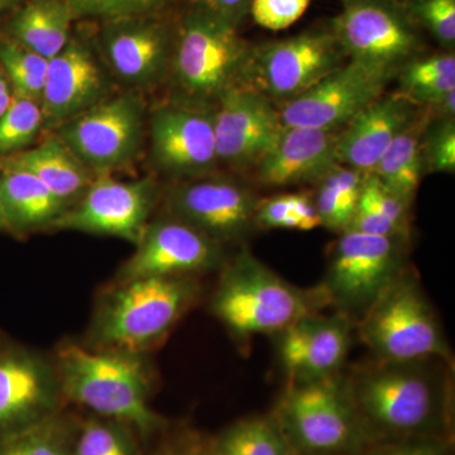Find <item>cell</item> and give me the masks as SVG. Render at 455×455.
<instances>
[{"mask_svg":"<svg viewBox=\"0 0 455 455\" xmlns=\"http://www.w3.org/2000/svg\"><path fill=\"white\" fill-rule=\"evenodd\" d=\"M451 362L371 358L344 374L350 397L374 442L434 436L451 420Z\"/></svg>","mask_w":455,"mask_h":455,"instance_id":"6da1fadb","label":"cell"},{"mask_svg":"<svg viewBox=\"0 0 455 455\" xmlns=\"http://www.w3.org/2000/svg\"><path fill=\"white\" fill-rule=\"evenodd\" d=\"M52 357L66 403L130 425L142 439L166 427L151 406L155 372L149 355L90 349L82 341L64 340Z\"/></svg>","mask_w":455,"mask_h":455,"instance_id":"7a4b0ae2","label":"cell"},{"mask_svg":"<svg viewBox=\"0 0 455 455\" xmlns=\"http://www.w3.org/2000/svg\"><path fill=\"white\" fill-rule=\"evenodd\" d=\"M196 276L112 281L98 296L85 338L90 349L149 355L200 300Z\"/></svg>","mask_w":455,"mask_h":455,"instance_id":"3957f363","label":"cell"},{"mask_svg":"<svg viewBox=\"0 0 455 455\" xmlns=\"http://www.w3.org/2000/svg\"><path fill=\"white\" fill-rule=\"evenodd\" d=\"M328 307L320 283L307 289L289 283L247 245L224 263L209 300L212 315L242 341L276 335L301 317Z\"/></svg>","mask_w":455,"mask_h":455,"instance_id":"277c9868","label":"cell"},{"mask_svg":"<svg viewBox=\"0 0 455 455\" xmlns=\"http://www.w3.org/2000/svg\"><path fill=\"white\" fill-rule=\"evenodd\" d=\"M239 26L188 4L178 14L167 80L172 100L214 108L228 90L243 84L253 46Z\"/></svg>","mask_w":455,"mask_h":455,"instance_id":"5b68a950","label":"cell"},{"mask_svg":"<svg viewBox=\"0 0 455 455\" xmlns=\"http://www.w3.org/2000/svg\"><path fill=\"white\" fill-rule=\"evenodd\" d=\"M274 416L296 454L346 455L376 443L353 403L343 372L287 382Z\"/></svg>","mask_w":455,"mask_h":455,"instance_id":"8992f818","label":"cell"},{"mask_svg":"<svg viewBox=\"0 0 455 455\" xmlns=\"http://www.w3.org/2000/svg\"><path fill=\"white\" fill-rule=\"evenodd\" d=\"M355 334L373 358L451 362V346L418 275L407 268L357 322Z\"/></svg>","mask_w":455,"mask_h":455,"instance_id":"52a82bcc","label":"cell"},{"mask_svg":"<svg viewBox=\"0 0 455 455\" xmlns=\"http://www.w3.org/2000/svg\"><path fill=\"white\" fill-rule=\"evenodd\" d=\"M410 239L346 230L331 245L320 286L331 307L357 322L407 268Z\"/></svg>","mask_w":455,"mask_h":455,"instance_id":"ba28073f","label":"cell"},{"mask_svg":"<svg viewBox=\"0 0 455 455\" xmlns=\"http://www.w3.org/2000/svg\"><path fill=\"white\" fill-rule=\"evenodd\" d=\"M147 124L145 94L118 90L52 132L92 173L113 175L140 160L146 146Z\"/></svg>","mask_w":455,"mask_h":455,"instance_id":"9c48e42d","label":"cell"},{"mask_svg":"<svg viewBox=\"0 0 455 455\" xmlns=\"http://www.w3.org/2000/svg\"><path fill=\"white\" fill-rule=\"evenodd\" d=\"M176 20L164 9L95 22L99 53L119 88L146 94L169 80Z\"/></svg>","mask_w":455,"mask_h":455,"instance_id":"30bf717a","label":"cell"},{"mask_svg":"<svg viewBox=\"0 0 455 455\" xmlns=\"http://www.w3.org/2000/svg\"><path fill=\"white\" fill-rule=\"evenodd\" d=\"M331 29L349 61L396 77L419 55L421 37L411 18L385 0H340Z\"/></svg>","mask_w":455,"mask_h":455,"instance_id":"8fae6325","label":"cell"},{"mask_svg":"<svg viewBox=\"0 0 455 455\" xmlns=\"http://www.w3.org/2000/svg\"><path fill=\"white\" fill-rule=\"evenodd\" d=\"M346 59L331 29L302 32L253 46L243 84L271 101L287 103L346 64Z\"/></svg>","mask_w":455,"mask_h":455,"instance_id":"7c38bea8","label":"cell"},{"mask_svg":"<svg viewBox=\"0 0 455 455\" xmlns=\"http://www.w3.org/2000/svg\"><path fill=\"white\" fill-rule=\"evenodd\" d=\"M259 200L245 182L220 172L175 182L161 197L164 214L223 245L252 235Z\"/></svg>","mask_w":455,"mask_h":455,"instance_id":"4fadbf2b","label":"cell"},{"mask_svg":"<svg viewBox=\"0 0 455 455\" xmlns=\"http://www.w3.org/2000/svg\"><path fill=\"white\" fill-rule=\"evenodd\" d=\"M163 197L155 175L123 181L97 176L82 199L57 221L53 232L110 236L136 245Z\"/></svg>","mask_w":455,"mask_h":455,"instance_id":"5bb4252c","label":"cell"},{"mask_svg":"<svg viewBox=\"0 0 455 455\" xmlns=\"http://www.w3.org/2000/svg\"><path fill=\"white\" fill-rule=\"evenodd\" d=\"M82 22L47 65L41 98L46 132L55 131L122 90L99 53L92 23Z\"/></svg>","mask_w":455,"mask_h":455,"instance_id":"9a60e30c","label":"cell"},{"mask_svg":"<svg viewBox=\"0 0 455 455\" xmlns=\"http://www.w3.org/2000/svg\"><path fill=\"white\" fill-rule=\"evenodd\" d=\"M52 355L0 331V439L64 410Z\"/></svg>","mask_w":455,"mask_h":455,"instance_id":"2e32d148","label":"cell"},{"mask_svg":"<svg viewBox=\"0 0 455 455\" xmlns=\"http://www.w3.org/2000/svg\"><path fill=\"white\" fill-rule=\"evenodd\" d=\"M148 156L158 173L173 181L212 175L220 169L212 108L171 100L148 112Z\"/></svg>","mask_w":455,"mask_h":455,"instance_id":"e0dca14e","label":"cell"},{"mask_svg":"<svg viewBox=\"0 0 455 455\" xmlns=\"http://www.w3.org/2000/svg\"><path fill=\"white\" fill-rule=\"evenodd\" d=\"M229 257L226 245L167 214L152 218L134 252L113 281L142 277L199 276L220 272Z\"/></svg>","mask_w":455,"mask_h":455,"instance_id":"ac0fdd59","label":"cell"},{"mask_svg":"<svg viewBox=\"0 0 455 455\" xmlns=\"http://www.w3.org/2000/svg\"><path fill=\"white\" fill-rule=\"evenodd\" d=\"M220 166L254 170L283 131L280 110L259 92L239 84L212 108Z\"/></svg>","mask_w":455,"mask_h":455,"instance_id":"d6986e66","label":"cell"},{"mask_svg":"<svg viewBox=\"0 0 455 455\" xmlns=\"http://www.w3.org/2000/svg\"><path fill=\"white\" fill-rule=\"evenodd\" d=\"M392 79L390 74L348 60L304 94L283 103L281 122L283 127L340 131L381 97Z\"/></svg>","mask_w":455,"mask_h":455,"instance_id":"ffe728a7","label":"cell"},{"mask_svg":"<svg viewBox=\"0 0 455 455\" xmlns=\"http://www.w3.org/2000/svg\"><path fill=\"white\" fill-rule=\"evenodd\" d=\"M355 320L341 311L310 314L274 335L287 382H311L343 372Z\"/></svg>","mask_w":455,"mask_h":455,"instance_id":"44dd1931","label":"cell"},{"mask_svg":"<svg viewBox=\"0 0 455 455\" xmlns=\"http://www.w3.org/2000/svg\"><path fill=\"white\" fill-rule=\"evenodd\" d=\"M338 132L284 127L272 148L254 167L257 181L267 188L317 184L339 164Z\"/></svg>","mask_w":455,"mask_h":455,"instance_id":"7402d4cb","label":"cell"},{"mask_svg":"<svg viewBox=\"0 0 455 455\" xmlns=\"http://www.w3.org/2000/svg\"><path fill=\"white\" fill-rule=\"evenodd\" d=\"M419 108L400 92H383L338 132V163L364 173L372 172Z\"/></svg>","mask_w":455,"mask_h":455,"instance_id":"603a6c76","label":"cell"},{"mask_svg":"<svg viewBox=\"0 0 455 455\" xmlns=\"http://www.w3.org/2000/svg\"><path fill=\"white\" fill-rule=\"evenodd\" d=\"M2 169L31 173L51 188L68 209L82 199L97 179L55 132H46L26 151L0 157Z\"/></svg>","mask_w":455,"mask_h":455,"instance_id":"cb8c5ba5","label":"cell"},{"mask_svg":"<svg viewBox=\"0 0 455 455\" xmlns=\"http://www.w3.org/2000/svg\"><path fill=\"white\" fill-rule=\"evenodd\" d=\"M0 196L9 235L17 239L53 232L68 211L51 188L25 171L0 170Z\"/></svg>","mask_w":455,"mask_h":455,"instance_id":"d4e9b609","label":"cell"},{"mask_svg":"<svg viewBox=\"0 0 455 455\" xmlns=\"http://www.w3.org/2000/svg\"><path fill=\"white\" fill-rule=\"evenodd\" d=\"M75 18L66 0H26L0 20V31L46 60L70 40Z\"/></svg>","mask_w":455,"mask_h":455,"instance_id":"484cf974","label":"cell"},{"mask_svg":"<svg viewBox=\"0 0 455 455\" xmlns=\"http://www.w3.org/2000/svg\"><path fill=\"white\" fill-rule=\"evenodd\" d=\"M429 119L427 110L420 114L419 109L371 172L409 203L414 200L425 173L421 137Z\"/></svg>","mask_w":455,"mask_h":455,"instance_id":"4316f807","label":"cell"},{"mask_svg":"<svg viewBox=\"0 0 455 455\" xmlns=\"http://www.w3.org/2000/svg\"><path fill=\"white\" fill-rule=\"evenodd\" d=\"M366 176L362 171L338 164L317 182L313 197L320 227L338 235L349 229Z\"/></svg>","mask_w":455,"mask_h":455,"instance_id":"83f0119b","label":"cell"},{"mask_svg":"<svg viewBox=\"0 0 455 455\" xmlns=\"http://www.w3.org/2000/svg\"><path fill=\"white\" fill-rule=\"evenodd\" d=\"M398 92L419 108L438 106L449 92H455L454 51L415 56L398 71Z\"/></svg>","mask_w":455,"mask_h":455,"instance_id":"f1b7e54d","label":"cell"},{"mask_svg":"<svg viewBox=\"0 0 455 455\" xmlns=\"http://www.w3.org/2000/svg\"><path fill=\"white\" fill-rule=\"evenodd\" d=\"M208 455H296L275 416L245 418L206 442Z\"/></svg>","mask_w":455,"mask_h":455,"instance_id":"f546056e","label":"cell"},{"mask_svg":"<svg viewBox=\"0 0 455 455\" xmlns=\"http://www.w3.org/2000/svg\"><path fill=\"white\" fill-rule=\"evenodd\" d=\"M76 430L60 411L0 439V455H71Z\"/></svg>","mask_w":455,"mask_h":455,"instance_id":"4dcf8cb0","label":"cell"},{"mask_svg":"<svg viewBox=\"0 0 455 455\" xmlns=\"http://www.w3.org/2000/svg\"><path fill=\"white\" fill-rule=\"evenodd\" d=\"M139 439L130 425L92 414L77 425L71 455H140Z\"/></svg>","mask_w":455,"mask_h":455,"instance_id":"1f68e13d","label":"cell"},{"mask_svg":"<svg viewBox=\"0 0 455 455\" xmlns=\"http://www.w3.org/2000/svg\"><path fill=\"white\" fill-rule=\"evenodd\" d=\"M46 133L40 101L14 94L7 112L0 116V157L31 148Z\"/></svg>","mask_w":455,"mask_h":455,"instance_id":"d6a6232c","label":"cell"},{"mask_svg":"<svg viewBox=\"0 0 455 455\" xmlns=\"http://www.w3.org/2000/svg\"><path fill=\"white\" fill-rule=\"evenodd\" d=\"M0 65L12 84L14 94L41 103L49 60L0 31Z\"/></svg>","mask_w":455,"mask_h":455,"instance_id":"836d02e7","label":"cell"},{"mask_svg":"<svg viewBox=\"0 0 455 455\" xmlns=\"http://www.w3.org/2000/svg\"><path fill=\"white\" fill-rule=\"evenodd\" d=\"M260 229H295L310 232L320 227L313 194H280L260 199L256 209Z\"/></svg>","mask_w":455,"mask_h":455,"instance_id":"e575fe53","label":"cell"},{"mask_svg":"<svg viewBox=\"0 0 455 455\" xmlns=\"http://www.w3.org/2000/svg\"><path fill=\"white\" fill-rule=\"evenodd\" d=\"M416 26L424 27L445 50L455 44V0H410L403 8Z\"/></svg>","mask_w":455,"mask_h":455,"instance_id":"d590c367","label":"cell"},{"mask_svg":"<svg viewBox=\"0 0 455 455\" xmlns=\"http://www.w3.org/2000/svg\"><path fill=\"white\" fill-rule=\"evenodd\" d=\"M425 172H455L454 118H431L421 137Z\"/></svg>","mask_w":455,"mask_h":455,"instance_id":"8d00e7d4","label":"cell"},{"mask_svg":"<svg viewBox=\"0 0 455 455\" xmlns=\"http://www.w3.org/2000/svg\"><path fill=\"white\" fill-rule=\"evenodd\" d=\"M76 20L100 22L170 9L178 0H66Z\"/></svg>","mask_w":455,"mask_h":455,"instance_id":"74e56055","label":"cell"},{"mask_svg":"<svg viewBox=\"0 0 455 455\" xmlns=\"http://www.w3.org/2000/svg\"><path fill=\"white\" fill-rule=\"evenodd\" d=\"M362 196L367 200L374 209L403 233L410 236V206L411 203L406 202L403 197L390 190L382 184L372 173H367Z\"/></svg>","mask_w":455,"mask_h":455,"instance_id":"f35d334b","label":"cell"},{"mask_svg":"<svg viewBox=\"0 0 455 455\" xmlns=\"http://www.w3.org/2000/svg\"><path fill=\"white\" fill-rule=\"evenodd\" d=\"M310 3L311 0H252L250 14L256 25L278 32L298 22Z\"/></svg>","mask_w":455,"mask_h":455,"instance_id":"ab89813d","label":"cell"},{"mask_svg":"<svg viewBox=\"0 0 455 455\" xmlns=\"http://www.w3.org/2000/svg\"><path fill=\"white\" fill-rule=\"evenodd\" d=\"M370 448L368 455H448L443 442L434 436L385 440Z\"/></svg>","mask_w":455,"mask_h":455,"instance_id":"60d3db41","label":"cell"},{"mask_svg":"<svg viewBox=\"0 0 455 455\" xmlns=\"http://www.w3.org/2000/svg\"><path fill=\"white\" fill-rule=\"evenodd\" d=\"M348 230L364 233V235L401 236V238L410 239V236L403 235L391 221L386 220L381 212L374 209L363 196H361V200H359L357 211L355 212V217H353Z\"/></svg>","mask_w":455,"mask_h":455,"instance_id":"b9f144b4","label":"cell"},{"mask_svg":"<svg viewBox=\"0 0 455 455\" xmlns=\"http://www.w3.org/2000/svg\"><path fill=\"white\" fill-rule=\"evenodd\" d=\"M251 3L252 0H187L190 7L202 9L238 25L250 13Z\"/></svg>","mask_w":455,"mask_h":455,"instance_id":"7bdbcfd3","label":"cell"},{"mask_svg":"<svg viewBox=\"0 0 455 455\" xmlns=\"http://www.w3.org/2000/svg\"><path fill=\"white\" fill-rule=\"evenodd\" d=\"M155 455H208L206 443L196 436H182L164 444Z\"/></svg>","mask_w":455,"mask_h":455,"instance_id":"ee69618b","label":"cell"},{"mask_svg":"<svg viewBox=\"0 0 455 455\" xmlns=\"http://www.w3.org/2000/svg\"><path fill=\"white\" fill-rule=\"evenodd\" d=\"M13 98L14 92L13 88H12V84L9 82L4 70H3L2 65H0V116L7 112Z\"/></svg>","mask_w":455,"mask_h":455,"instance_id":"f6af8a7d","label":"cell"},{"mask_svg":"<svg viewBox=\"0 0 455 455\" xmlns=\"http://www.w3.org/2000/svg\"><path fill=\"white\" fill-rule=\"evenodd\" d=\"M25 2L26 0H0V20Z\"/></svg>","mask_w":455,"mask_h":455,"instance_id":"bcb514c9","label":"cell"},{"mask_svg":"<svg viewBox=\"0 0 455 455\" xmlns=\"http://www.w3.org/2000/svg\"><path fill=\"white\" fill-rule=\"evenodd\" d=\"M0 233L9 235L7 221H5L4 212H3L2 196H0Z\"/></svg>","mask_w":455,"mask_h":455,"instance_id":"7dc6e473","label":"cell"},{"mask_svg":"<svg viewBox=\"0 0 455 455\" xmlns=\"http://www.w3.org/2000/svg\"><path fill=\"white\" fill-rule=\"evenodd\" d=\"M385 2L391 3V4L397 5V7L403 8L410 0H385Z\"/></svg>","mask_w":455,"mask_h":455,"instance_id":"c3c4849f","label":"cell"}]
</instances>
